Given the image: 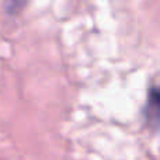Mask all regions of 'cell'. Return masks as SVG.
I'll use <instances>...</instances> for the list:
<instances>
[{
    "label": "cell",
    "instance_id": "1",
    "mask_svg": "<svg viewBox=\"0 0 160 160\" xmlns=\"http://www.w3.org/2000/svg\"><path fill=\"white\" fill-rule=\"evenodd\" d=\"M142 117L145 124L152 129L160 128V83L150 86L148 90L146 102L142 108Z\"/></svg>",
    "mask_w": 160,
    "mask_h": 160
}]
</instances>
